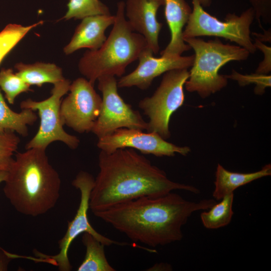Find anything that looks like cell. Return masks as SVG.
I'll return each instance as SVG.
<instances>
[{"label": "cell", "mask_w": 271, "mask_h": 271, "mask_svg": "<svg viewBox=\"0 0 271 271\" xmlns=\"http://www.w3.org/2000/svg\"><path fill=\"white\" fill-rule=\"evenodd\" d=\"M15 156L4 181V194L22 214L36 217L46 213L60 197L58 173L49 163L46 150L32 148Z\"/></svg>", "instance_id": "3957f363"}, {"label": "cell", "mask_w": 271, "mask_h": 271, "mask_svg": "<svg viewBox=\"0 0 271 271\" xmlns=\"http://www.w3.org/2000/svg\"><path fill=\"white\" fill-rule=\"evenodd\" d=\"M189 77L187 68L169 71L153 95L140 101L139 107L149 118L148 132H157L164 139L170 137V117L184 103L183 87Z\"/></svg>", "instance_id": "9c48e42d"}, {"label": "cell", "mask_w": 271, "mask_h": 271, "mask_svg": "<svg viewBox=\"0 0 271 271\" xmlns=\"http://www.w3.org/2000/svg\"><path fill=\"white\" fill-rule=\"evenodd\" d=\"M0 89L2 90L8 102L15 103L16 97L24 92L33 91L31 86L26 83L11 68L0 70Z\"/></svg>", "instance_id": "cb8c5ba5"}, {"label": "cell", "mask_w": 271, "mask_h": 271, "mask_svg": "<svg viewBox=\"0 0 271 271\" xmlns=\"http://www.w3.org/2000/svg\"><path fill=\"white\" fill-rule=\"evenodd\" d=\"M271 175V165H264L259 171L249 173L232 172L218 164L215 172L214 198L220 200L225 196L233 193L238 188L258 179Z\"/></svg>", "instance_id": "e0dca14e"}, {"label": "cell", "mask_w": 271, "mask_h": 271, "mask_svg": "<svg viewBox=\"0 0 271 271\" xmlns=\"http://www.w3.org/2000/svg\"><path fill=\"white\" fill-rule=\"evenodd\" d=\"M124 4L125 16L130 26L144 36L147 47L157 54L162 24L158 21L157 15L159 8L164 6V0H126Z\"/></svg>", "instance_id": "5bb4252c"}, {"label": "cell", "mask_w": 271, "mask_h": 271, "mask_svg": "<svg viewBox=\"0 0 271 271\" xmlns=\"http://www.w3.org/2000/svg\"><path fill=\"white\" fill-rule=\"evenodd\" d=\"M253 44L256 49H258L262 51L264 56L263 60L259 64L255 72L267 74L271 70L270 47L264 45L262 42L256 38H255V43Z\"/></svg>", "instance_id": "83f0119b"}, {"label": "cell", "mask_w": 271, "mask_h": 271, "mask_svg": "<svg viewBox=\"0 0 271 271\" xmlns=\"http://www.w3.org/2000/svg\"><path fill=\"white\" fill-rule=\"evenodd\" d=\"M152 270H171L172 269L171 265L166 263L157 264L151 267Z\"/></svg>", "instance_id": "f546056e"}, {"label": "cell", "mask_w": 271, "mask_h": 271, "mask_svg": "<svg viewBox=\"0 0 271 271\" xmlns=\"http://www.w3.org/2000/svg\"><path fill=\"white\" fill-rule=\"evenodd\" d=\"M202 7H208L211 5L212 0H198Z\"/></svg>", "instance_id": "4dcf8cb0"}, {"label": "cell", "mask_w": 271, "mask_h": 271, "mask_svg": "<svg viewBox=\"0 0 271 271\" xmlns=\"http://www.w3.org/2000/svg\"><path fill=\"white\" fill-rule=\"evenodd\" d=\"M36 112L30 109H23L20 112L12 110L5 101L0 89V130L16 132L23 137L28 135V125L37 120Z\"/></svg>", "instance_id": "d6986e66"}, {"label": "cell", "mask_w": 271, "mask_h": 271, "mask_svg": "<svg viewBox=\"0 0 271 271\" xmlns=\"http://www.w3.org/2000/svg\"><path fill=\"white\" fill-rule=\"evenodd\" d=\"M147 47L145 38L134 32L125 18L124 2H118L108 38L98 49L84 53L78 62L79 71L93 85L101 76H121Z\"/></svg>", "instance_id": "277c9868"}, {"label": "cell", "mask_w": 271, "mask_h": 271, "mask_svg": "<svg viewBox=\"0 0 271 271\" xmlns=\"http://www.w3.org/2000/svg\"><path fill=\"white\" fill-rule=\"evenodd\" d=\"M70 84V81L65 78L53 84L51 95L48 98L42 101L28 98L21 102L22 109L37 111L40 119L39 128L26 145V150L32 148L46 150L49 145L56 141L63 143L71 149L78 148L79 140L64 130L60 114L62 98L69 91Z\"/></svg>", "instance_id": "ba28073f"}, {"label": "cell", "mask_w": 271, "mask_h": 271, "mask_svg": "<svg viewBox=\"0 0 271 271\" xmlns=\"http://www.w3.org/2000/svg\"><path fill=\"white\" fill-rule=\"evenodd\" d=\"M97 146L108 153L119 149L131 148L157 157H173L176 153L186 156L190 151L188 147L177 146L166 141L157 132H144L142 130L129 128H118L98 138Z\"/></svg>", "instance_id": "7c38bea8"}, {"label": "cell", "mask_w": 271, "mask_h": 271, "mask_svg": "<svg viewBox=\"0 0 271 271\" xmlns=\"http://www.w3.org/2000/svg\"><path fill=\"white\" fill-rule=\"evenodd\" d=\"M97 80L102 95V106L92 132L100 138L120 128L147 130L148 122L118 94L114 76H103Z\"/></svg>", "instance_id": "30bf717a"}, {"label": "cell", "mask_w": 271, "mask_h": 271, "mask_svg": "<svg viewBox=\"0 0 271 271\" xmlns=\"http://www.w3.org/2000/svg\"><path fill=\"white\" fill-rule=\"evenodd\" d=\"M98 166L89 198L93 213L142 197H160L177 190L200 192L195 187L171 180L165 171L133 149H119L110 153L101 151Z\"/></svg>", "instance_id": "7a4b0ae2"}, {"label": "cell", "mask_w": 271, "mask_h": 271, "mask_svg": "<svg viewBox=\"0 0 271 271\" xmlns=\"http://www.w3.org/2000/svg\"><path fill=\"white\" fill-rule=\"evenodd\" d=\"M94 178L90 174L85 171H80L73 180L72 185L80 192V201L78 208L74 218L68 222V228L63 237L58 241L60 251L54 255H48L34 250L36 257H29L34 261L45 262L58 267L60 271H70L72 266L70 262L68 253L72 241L80 234L88 232L93 235L104 246L115 244L120 246L129 245L138 247L145 250L148 248L140 246L135 243L115 241L96 231L91 226L88 218V210L89 208L90 192L94 183Z\"/></svg>", "instance_id": "8992f818"}, {"label": "cell", "mask_w": 271, "mask_h": 271, "mask_svg": "<svg viewBox=\"0 0 271 271\" xmlns=\"http://www.w3.org/2000/svg\"><path fill=\"white\" fill-rule=\"evenodd\" d=\"M7 171L0 172V183L4 182L7 178Z\"/></svg>", "instance_id": "1f68e13d"}, {"label": "cell", "mask_w": 271, "mask_h": 271, "mask_svg": "<svg viewBox=\"0 0 271 271\" xmlns=\"http://www.w3.org/2000/svg\"><path fill=\"white\" fill-rule=\"evenodd\" d=\"M20 143V139L15 132L0 130V172L8 171Z\"/></svg>", "instance_id": "d4e9b609"}, {"label": "cell", "mask_w": 271, "mask_h": 271, "mask_svg": "<svg viewBox=\"0 0 271 271\" xmlns=\"http://www.w3.org/2000/svg\"><path fill=\"white\" fill-rule=\"evenodd\" d=\"M153 54L150 49L146 48L139 57L137 67L122 77L117 82V87L136 86L142 90L147 89L156 77L171 70L188 69L192 67L194 59V55L156 58Z\"/></svg>", "instance_id": "4fadbf2b"}, {"label": "cell", "mask_w": 271, "mask_h": 271, "mask_svg": "<svg viewBox=\"0 0 271 271\" xmlns=\"http://www.w3.org/2000/svg\"><path fill=\"white\" fill-rule=\"evenodd\" d=\"M115 16L111 14L94 15L82 19L70 41L64 47L63 52L69 55L82 48L98 49L106 39L105 30L113 24Z\"/></svg>", "instance_id": "9a60e30c"}, {"label": "cell", "mask_w": 271, "mask_h": 271, "mask_svg": "<svg viewBox=\"0 0 271 271\" xmlns=\"http://www.w3.org/2000/svg\"><path fill=\"white\" fill-rule=\"evenodd\" d=\"M193 9L183 32V39L200 36L220 37L235 42L250 54L256 48L250 37V26L255 18L252 7L240 16L228 14L224 21L205 11L198 0H192Z\"/></svg>", "instance_id": "52a82bcc"}, {"label": "cell", "mask_w": 271, "mask_h": 271, "mask_svg": "<svg viewBox=\"0 0 271 271\" xmlns=\"http://www.w3.org/2000/svg\"><path fill=\"white\" fill-rule=\"evenodd\" d=\"M234 193L226 195L216 203L208 211L203 212L200 218L203 225L206 228L215 229L228 225L232 218L234 212L232 206Z\"/></svg>", "instance_id": "44dd1931"}, {"label": "cell", "mask_w": 271, "mask_h": 271, "mask_svg": "<svg viewBox=\"0 0 271 271\" xmlns=\"http://www.w3.org/2000/svg\"><path fill=\"white\" fill-rule=\"evenodd\" d=\"M194 51V59L185 84L186 89L202 98L221 90L227 84L220 69L231 61L246 60L250 53L238 46L223 44L219 39L205 41L198 37L184 39Z\"/></svg>", "instance_id": "5b68a950"}, {"label": "cell", "mask_w": 271, "mask_h": 271, "mask_svg": "<svg viewBox=\"0 0 271 271\" xmlns=\"http://www.w3.org/2000/svg\"><path fill=\"white\" fill-rule=\"evenodd\" d=\"M40 21L29 26L9 24L0 32V65L6 56L33 29L43 24Z\"/></svg>", "instance_id": "7402d4cb"}, {"label": "cell", "mask_w": 271, "mask_h": 271, "mask_svg": "<svg viewBox=\"0 0 271 271\" xmlns=\"http://www.w3.org/2000/svg\"><path fill=\"white\" fill-rule=\"evenodd\" d=\"M165 16L170 33L171 40L161 52L162 57L180 56L191 49L183 39V29L192 9L185 0H164Z\"/></svg>", "instance_id": "2e32d148"}, {"label": "cell", "mask_w": 271, "mask_h": 271, "mask_svg": "<svg viewBox=\"0 0 271 271\" xmlns=\"http://www.w3.org/2000/svg\"><path fill=\"white\" fill-rule=\"evenodd\" d=\"M65 20H82L91 16L110 15L108 7L99 0H69Z\"/></svg>", "instance_id": "603a6c76"}, {"label": "cell", "mask_w": 271, "mask_h": 271, "mask_svg": "<svg viewBox=\"0 0 271 271\" xmlns=\"http://www.w3.org/2000/svg\"><path fill=\"white\" fill-rule=\"evenodd\" d=\"M14 67L17 70L16 74L30 86L41 87L46 83L54 84L65 79L62 68L54 63L19 62Z\"/></svg>", "instance_id": "ac0fdd59"}, {"label": "cell", "mask_w": 271, "mask_h": 271, "mask_svg": "<svg viewBox=\"0 0 271 271\" xmlns=\"http://www.w3.org/2000/svg\"><path fill=\"white\" fill-rule=\"evenodd\" d=\"M15 258V254L10 253L0 247V271L7 270L11 258Z\"/></svg>", "instance_id": "f1b7e54d"}, {"label": "cell", "mask_w": 271, "mask_h": 271, "mask_svg": "<svg viewBox=\"0 0 271 271\" xmlns=\"http://www.w3.org/2000/svg\"><path fill=\"white\" fill-rule=\"evenodd\" d=\"M227 79L236 80L240 86L251 83L256 85L254 92L256 94L261 95L266 87H270V75L255 73L251 74H242L232 70L230 75H224Z\"/></svg>", "instance_id": "484cf974"}, {"label": "cell", "mask_w": 271, "mask_h": 271, "mask_svg": "<svg viewBox=\"0 0 271 271\" xmlns=\"http://www.w3.org/2000/svg\"><path fill=\"white\" fill-rule=\"evenodd\" d=\"M256 18L261 25L260 20L266 23L271 22V0H249Z\"/></svg>", "instance_id": "4316f807"}, {"label": "cell", "mask_w": 271, "mask_h": 271, "mask_svg": "<svg viewBox=\"0 0 271 271\" xmlns=\"http://www.w3.org/2000/svg\"><path fill=\"white\" fill-rule=\"evenodd\" d=\"M216 203L213 199L190 201L171 192L160 197H142L93 214L133 242L156 247L181 240L182 227L190 216Z\"/></svg>", "instance_id": "6da1fadb"}, {"label": "cell", "mask_w": 271, "mask_h": 271, "mask_svg": "<svg viewBox=\"0 0 271 271\" xmlns=\"http://www.w3.org/2000/svg\"><path fill=\"white\" fill-rule=\"evenodd\" d=\"M82 241L86 248V253L78 271L115 270L106 259L102 243L88 232L83 233Z\"/></svg>", "instance_id": "ffe728a7"}, {"label": "cell", "mask_w": 271, "mask_h": 271, "mask_svg": "<svg viewBox=\"0 0 271 271\" xmlns=\"http://www.w3.org/2000/svg\"><path fill=\"white\" fill-rule=\"evenodd\" d=\"M69 91L60 105L64 125L80 133L91 132L101 109L102 97L94 85L82 77L71 83Z\"/></svg>", "instance_id": "8fae6325"}]
</instances>
